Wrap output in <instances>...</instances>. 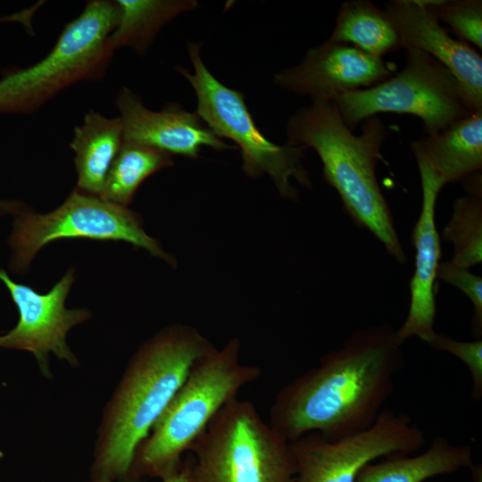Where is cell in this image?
I'll return each instance as SVG.
<instances>
[{"label": "cell", "mask_w": 482, "mask_h": 482, "mask_svg": "<svg viewBox=\"0 0 482 482\" xmlns=\"http://www.w3.org/2000/svg\"><path fill=\"white\" fill-rule=\"evenodd\" d=\"M437 278L461 290L473 304L472 331L476 337L482 334V278L470 269L456 265L451 260L440 262Z\"/></svg>", "instance_id": "d4e9b609"}, {"label": "cell", "mask_w": 482, "mask_h": 482, "mask_svg": "<svg viewBox=\"0 0 482 482\" xmlns=\"http://www.w3.org/2000/svg\"><path fill=\"white\" fill-rule=\"evenodd\" d=\"M202 43L188 42V55L194 72L177 66L195 90V112L222 139L228 138L241 151L242 170L256 179L268 175L281 196L297 201L299 193L294 182L312 187V180L303 159L304 148L277 145L267 138L255 124L245 102V95L217 79L205 66L201 54Z\"/></svg>", "instance_id": "52a82bcc"}, {"label": "cell", "mask_w": 482, "mask_h": 482, "mask_svg": "<svg viewBox=\"0 0 482 482\" xmlns=\"http://www.w3.org/2000/svg\"><path fill=\"white\" fill-rule=\"evenodd\" d=\"M441 237L453 244V263L467 269L481 263L482 195L466 193L453 201L451 218Z\"/></svg>", "instance_id": "7402d4cb"}, {"label": "cell", "mask_w": 482, "mask_h": 482, "mask_svg": "<svg viewBox=\"0 0 482 482\" xmlns=\"http://www.w3.org/2000/svg\"><path fill=\"white\" fill-rule=\"evenodd\" d=\"M384 12L402 47L419 49L448 69L459 81L473 112L482 111V57L440 25L428 0H391Z\"/></svg>", "instance_id": "4fadbf2b"}, {"label": "cell", "mask_w": 482, "mask_h": 482, "mask_svg": "<svg viewBox=\"0 0 482 482\" xmlns=\"http://www.w3.org/2000/svg\"><path fill=\"white\" fill-rule=\"evenodd\" d=\"M17 214L9 241L13 271H24L42 247L63 238L124 241L172 266L176 263L159 242L146 234L137 212L77 188L51 212L21 211Z\"/></svg>", "instance_id": "9c48e42d"}, {"label": "cell", "mask_w": 482, "mask_h": 482, "mask_svg": "<svg viewBox=\"0 0 482 482\" xmlns=\"http://www.w3.org/2000/svg\"><path fill=\"white\" fill-rule=\"evenodd\" d=\"M119 17L116 1L87 2L82 12L64 27L43 59L3 75L0 112H33L75 83L102 79L114 52L110 37Z\"/></svg>", "instance_id": "8992f818"}, {"label": "cell", "mask_w": 482, "mask_h": 482, "mask_svg": "<svg viewBox=\"0 0 482 482\" xmlns=\"http://www.w3.org/2000/svg\"><path fill=\"white\" fill-rule=\"evenodd\" d=\"M172 165V155L163 151L123 141L107 174L100 197L127 207L145 179Z\"/></svg>", "instance_id": "44dd1931"}, {"label": "cell", "mask_w": 482, "mask_h": 482, "mask_svg": "<svg viewBox=\"0 0 482 482\" xmlns=\"http://www.w3.org/2000/svg\"><path fill=\"white\" fill-rule=\"evenodd\" d=\"M425 443L424 430L411 416L382 410L371 426L355 434L330 440L309 433L291 442L295 482H355L367 464L413 454Z\"/></svg>", "instance_id": "30bf717a"}, {"label": "cell", "mask_w": 482, "mask_h": 482, "mask_svg": "<svg viewBox=\"0 0 482 482\" xmlns=\"http://www.w3.org/2000/svg\"><path fill=\"white\" fill-rule=\"evenodd\" d=\"M0 280L6 286L19 312L17 325L0 336V347L29 352L35 357L40 373L52 378L50 353L71 367L79 361L67 344L69 331L88 320L91 312L85 308L68 309L65 301L75 280V270L70 269L46 294L13 281L0 270Z\"/></svg>", "instance_id": "8fae6325"}, {"label": "cell", "mask_w": 482, "mask_h": 482, "mask_svg": "<svg viewBox=\"0 0 482 482\" xmlns=\"http://www.w3.org/2000/svg\"><path fill=\"white\" fill-rule=\"evenodd\" d=\"M328 40L351 44L378 57L402 48L384 11L368 0L342 3Z\"/></svg>", "instance_id": "ffe728a7"}, {"label": "cell", "mask_w": 482, "mask_h": 482, "mask_svg": "<svg viewBox=\"0 0 482 482\" xmlns=\"http://www.w3.org/2000/svg\"><path fill=\"white\" fill-rule=\"evenodd\" d=\"M214 346L196 328L169 326L129 359L96 431L90 478L129 480L136 453L185 380Z\"/></svg>", "instance_id": "7a4b0ae2"}, {"label": "cell", "mask_w": 482, "mask_h": 482, "mask_svg": "<svg viewBox=\"0 0 482 482\" xmlns=\"http://www.w3.org/2000/svg\"><path fill=\"white\" fill-rule=\"evenodd\" d=\"M183 464L190 482H295L290 442L237 396L215 415Z\"/></svg>", "instance_id": "5b68a950"}, {"label": "cell", "mask_w": 482, "mask_h": 482, "mask_svg": "<svg viewBox=\"0 0 482 482\" xmlns=\"http://www.w3.org/2000/svg\"><path fill=\"white\" fill-rule=\"evenodd\" d=\"M83 482H139V481H137V480H99V479L89 478L88 480H86ZM160 482H190V479H189V476H188L186 467L184 466V464H182L181 469L177 473L166 478L161 479Z\"/></svg>", "instance_id": "484cf974"}, {"label": "cell", "mask_w": 482, "mask_h": 482, "mask_svg": "<svg viewBox=\"0 0 482 482\" xmlns=\"http://www.w3.org/2000/svg\"><path fill=\"white\" fill-rule=\"evenodd\" d=\"M473 467L472 448L456 445L445 437H435L420 454H396L367 464L355 482H424L435 476Z\"/></svg>", "instance_id": "ac0fdd59"}, {"label": "cell", "mask_w": 482, "mask_h": 482, "mask_svg": "<svg viewBox=\"0 0 482 482\" xmlns=\"http://www.w3.org/2000/svg\"><path fill=\"white\" fill-rule=\"evenodd\" d=\"M425 343L435 350L446 352L457 357L470 371L474 400L482 396V340L459 341L435 332Z\"/></svg>", "instance_id": "cb8c5ba5"}, {"label": "cell", "mask_w": 482, "mask_h": 482, "mask_svg": "<svg viewBox=\"0 0 482 482\" xmlns=\"http://www.w3.org/2000/svg\"><path fill=\"white\" fill-rule=\"evenodd\" d=\"M119 21L110 40L113 50L128 47L137 54L147 48L168 22L197 8L195 0H117Z\"/></svg>", "instance_id": "d6986e66"}, {"label": "cell", "mask_w": 482, "mask_h": 482, "mask_svg": "<svg viewBox=\"0 0 482 482\" xmlns=\"http://www.w3.org/2000/svg\"><path fill=\"white\" fill-rule=\"evenodd\" d=\"M286 132L287 145L317 153L325 181L337 192L344 212L354 224L370 232L395 262L406 263V253L376 173L386 136L383 121L377 115L370 116L355 135L332 100L311 99L309 105L289 117Z\"/></svg>", "instance_id": "3957f363"}, {"label": "cell", "mask_w": 482, "mask_h": 482, "mask_svg": "<svg viewBox=\"0 0 482 482\" xmlns=\"http://www.w3.org/2000/svg\"><path fill=\"white\" fill-rule=\"evenodd\" d=\"M471 469L475 472V475H474L475 480H474V482H482L481 470H478V469L475 470L474 467H472Z\"/></svg>", "instance_id": "83f0119b"}, {"label": "cell", "mask_w": 482, "mask_h": 482, "mask_svg": "<svg viewBox=\"0 0 482 482\" xmlns=\"http://www.w3.org/2000/svg\"><path fill=\"white\" fill-rule=\"evenodd\" d=\"M22 205L18 204L17 203H10V202H1L0 201V212L5 213V212H15L17 213Z\"/></svg>", "instance_id": "4316f807"}, {"label": "cell", "mask_w": 482, "mask_h": 482, "mask_svg": "<svg viewBox=\"0 0 482 482\" xmlns=\"http://www.w3.org/2000/svg\"><path fill=\"white\" fill-rule=\"evenodd\" d=\"M116 105L123 124V141L191 159L197 158L204 146L220 151L235 148L217 136L195 111L189 112L177 103L152 111L138 96L123 87Z\"/></svg>", "instance_id": "5bb4252c"}, {"label": "cell", "mask_w": 482, "mask_h": 482, "mask_svg": "<svg viewBox=\"0 0 482 482\" xmlns=\"http://www.w3.org/2000/svg\"><path fill=\"white\" fill-rule=\"evenodd\" d=\"M438 21L447 24L465 43L482 49L481 0H428Z\"/></svg>", "instance_id": "603a6c76"}, {"label": "cell", "mask_w": 482, "mask_h": 482, "mask_svg": "<svg viewBox=\"0 0 482 482\" xmlns=\"http://www.w3.org/2000/svg\"><path fill=\"white\" fill-rule=\"evenodd\" d=\"M420 171L422 203L419 218L411 232L415 249L414 272L410 281V306L402 326L395 329L401 343L417 337L426 342L436 331V280L440 262V235L437 232L435 209L443 186L423 163L417 162Z\"/></svg>", "instance_id": "9a60e30c"}, {"label": "cell", "mask_w": 482, "mask_h": 482, "mask_svg": "<svg viewBox=\"0 0 482 482\" xmlns=\"http://www.w3.org/2000/svg\"><path fill=\"white\" fill-rule=\"evenodd\" d=\"M123 144V124L90 110L74 128L70 147L75 154L77 189L101 196L110 168Z\"/></svg>", "instance_id": "e0dca14e"}, {"label": "cell", "mask_w": 482, "mask_h": 482, "mask_svg": "<svg viewBox=\"0 0 482 482\" xmlns=\"http://www.w3.org/2000/svg\"><path fill=\"white\" fill-rule=\"evenodd\" d=\"M241 341L213 348L190 368L185 380L135 455L129 480L160 479L177 473L194 442L209 423L262 370L241 362Z\"/></svg>", "instance_id": "277c9868"}, {"label": "cell", "mask_w": 482, "mask_h": 482, "mask_svg": "<svg viewBox=\"0 0 482 482\" xmlns=\"http://www.w3.org/2000/svg\"><path fill=\"white\" fill-rule=\"evenodd\" d=\"M406 51V62L396 74L367 88L336 96L345 124L356 125L380 112L408 113L420 118L427 136H432L471 111L466 96L453 73L419 49Z\"/></svg>", "instance_id": "ba28073f"}, {"label": "cell", "mask_w": 482, "mask_h": 482, "mask_svg": "<svg viewBox=\"0 0 482 482\" xmlns=\"http://www.w3.org/2000/svg\"><path fill=\"white\" fill-rule=\"evenodd\" d=\"M402 345L387 324L353 332L278 391L268 422L290 443L309 433L335 440L366 429L393 393Z\"/></svg>", "instance_id": "6da1fadb"}, {"label": "cell", "mask_w": 482, "mask_h": 482, "mask_svg": "<svg viewBox=\"0 0 482 482\" xmlns=\"http://www.w3.org/2000/svg\"><path fill=\"white\" fill-rule=\"evenodd\" d=\"M416 162L426 165L444 187L482 170V111L432 136L412 141Z\"/></svg>", "instance_id": "2e32d148"}, {"label": "cell", "mask_w": 482, "mask_h": 482, "mask_svg": "<svg viewBox=\"0 0 482 482\" xmlns=\"http://www.w3.org/2000/svg\"><path fill=\"white\" fill-rule=\"evenodd\" d=\"M395 65L356 46L327 40L310 48L301 62L274 75L275 85L311 99L373 87L394 75Z\"/></svg>", "instance_id": "7c38bea8"}]
</instances>
